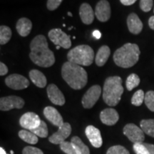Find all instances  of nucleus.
<instances>
[{
	"mask_svg": "<svg viewBox=\"0 0 154 154\" xmlns=\"http://www.w3.org/2000/svg\"><path fill=\"white\" fill-rule=\"evenodd\" d=\"M29 58L38 66L48 68L54 64L55 57L53 51L48 47L47 38L43 35L35 36L30 44Z\"/></svg>",
	"mask_w": 154,
	"mask_h": 154,
	"instance_id": "nucleus-1",
	"label": "nucleus"
},
{
	"mask_svg": "<svg viewBox=\"0 0 154 154\" xmlns=\"http://www.w3.org/2000/svg\"><path fill=\"white\" fill-rule=\"evenodd\" d=\"M61 76L68 85L75 90L82 89L88 82V75L85 69L80 65L69 61L63 64Z\"/></svg>",
	"mask_w": 154,
	"mask_h": 154,
	"instance_id": "nucleus-2",
	"label": "nucleus"
},
{
	"mask_svg": "<svg viewBox=\"0 0 154 154\" xmlns=\"http://www.w3.org/2000/svg\"><path fill=\"white\" fill-rule=\"evenodd\" d=\"M140 54L137 44L126 43L115 51L113 58L117 66L127 69L134 66L138 62Z\"/></svg>",
	"mask_w": 154,
	"mask_h": 154,
	"instance_id": "nucleus-3",
	"label": "nucleus"
},
{
	"mask_svg": "<svg viewBox=\"0 0 154 154\" xmlns=\"http://www.w3.org/2000/svg\"><path fill=\"white\" fill-rule=\"evenodd\" d=\"M124 93L122 79L120 76L108 77L106 79L103 88V99L107 105L115 106L121 101Z\"/></svg>",
	"mask_w": 154,
	"mask_h": 154,
	"instance_id": "nucleus-4",
	"label": "nucleus"
},
{
	"mask_svg": "<svg viewBox=\"0 0 154 154\" xmlns=\"http://www.w3.org/2000/svg\"><path fill=\"white\" fill-rule=\"evenodd\" d=\"M67 59L70 62L82 66H90L94 61V52L88 45H79L71 49L67 54Z\"/></svg>",
	"mask_w": 154,
	"mask_h": 154,
	"instance_id": "nucleus-5",
	"label": "nucleus"
},
{
	"mask_svg": "<svg viewBox=\"0 0 154 154\" xmlns=\"http://www.w3.org/2000/svg\"><path fill=\"white\" fill-rule=\"evenodd\" d=\"M48 36L56 46H59L63 49H69L72 46L71 36L67 35L61 29H53L50 30Z\"/></svg>",
	"mask_w": 154,
	"mask_h": 154,
	"instance_id": "nucleus-6",
	"label": "nucleus"
},
{
	"mask_svg": "<svg viewBox=\"0 0 154 154\" xmlns=\"http://www.w3.org/2000/svg\"><path fill=\"white\" fill-rule=\"evenodd\" d=\"M101 94V88L99 85L92 86L82 98V105L85 109H91L99 100Z\"/></svg>",
	"mask_w": 154,
	"mask_h": 154,
	"instance_id": "nucleus-7",
	"label": "nucleus"
},
{
	"mask_svg": "<svg viewBox=\"0 0 154 154\" xmlns=\"http://www.w3.org/2000/svg\"><path fill=\"white\" fill-rule=\"evenodd\" d=\"M124 134L134 143H143L144 132L134 124H128L124 128Z\"/></svg>",
	"mask_w": 154,
	"mask_h": 154,
	"instance_id": "nucleus-8",
	"label": "nucleus"
},
{
	"mask_svg": "<svg viewBox=\"0 0 154 154\" xmlns=\"http://www.w3.org/2000/svg\"><path fill=\"white\" fill-rule=\"evenodd\" d=\"M24 106V99L17 96L2 97L0 99V109L2 111H10L13 109H20Z\"/></svg>",
	"mask_w": 154,
	"mask_h": 154,
	"instance_id": "nucleus-9",
	"label": "nucleus"
},
{
	"mask_svg": "<svg viewBox=\"0 0 154 154\" xmlns=\"http://www.w3.org/2000/svg\"><path fill=\"white\" fill-rule=\"evenodd\" d=\"M5 84L8 87L14 90H22L29 86V82L26 77L20 74H13L5 79Z\"/></svg>",
	"mask_w": 154,
	"mask_h": 154,
	"instance_id": "nucleus-10",
	"label": "nucleus"
},
{
	"mask_svg": "<svg viewBox=\"0 0 154 154\" xmlns=\"http://www.w3.org/2000/svg\"><path fill=\"white\" fill-rule=\"evenodd\" d=\"M39 116L34 112H27L23 114L19 119V124L25 130L35 129L41 124Z\"/></svg>",
	"mask_w": 154,
	"mask_h": 154,
	"instance_id": "nucleus-11",
	"label": "nucleus"
},
{
	"mask_svg": "<svg viewBox=\"0 0 154 154\" xmlns=\"http://www.w3.org/2000/svg\"><path fill=\"white\" fill-rule=\"evenodd\" d=\"M71 133H72L71 125L69 123H64L62 126L59 127V130L57 132L50 136L49 140L51 143L61 144L70 136Z\"/></svg>",
	"mask_w": 154,
	"mask_h": 154,
	"instance_id": "nucleus-12",
	"label": "nucleus"
},
{
	"mask_svg": "<svg viewBox=\"0 0 154 154\" xmlns=\"http://www.w3.org/2000/svg\"><path fill=\"white\" fill-rule=\"evenodd\" d=\"M95 15L98 20L101 22H106L111 17L110 4L107 0H101L96 6Z\"/></svg>",
	"mask_w": 154,
	"mask_h": 154,
	"instance_id": "nucleus-13",
	"label": "nucleus"
},
{
	"mask_svg": "<svg viewBox=\"0 0 154 154\" xmlns=\"http://www.w3.org/2000/svg\"><path fill=\"white\" fill-rule=\"evenodd\" d=\"M47 95L50 101L54 104L58 106H63L65 103V98L62 92L55 84H49L48 86Z\"/></svg>",
	"mask_w": 154,
	"mask_h": 154,
	"instance_id": "nucleus-14",
	"label": "nucleus"
},
{
	"mask_svg": "<svg viewBox=\"0 0 154 154\" xmlns=\"http://www.w3.org/2000/svg\"><path fill=\"white\" fill-rule=\"evenodd\" d=\"M86 136L91 145L95 148H100L103 143L101 132L94 126H88L85 130Z\"/></svg>",
	"mask_w": 154,
	"mask_h": 154,
	"instance_id": "nucleus-15",
	"label": "nucleus"
},
{
	"mask_svg": "<svg viewBox=\"0 0 154 154\" xmlns=\"http://www.w3.org/2000/svg\"><path fill=\"white\" fill-rule=\"evenodd\" d=\"M100 119L103 124L107 126H113L118 122L119 115L114 109L109 108L101 111L100 113Z\"/></svg>",
	"mask_w": 154,
	"mask_h": 154,
	"instance_id": "nucleus-16",
	"label": "nucleus"
},
{
	"mask_svg": "<svg viewBox=\"0 0 154 154\" xmlns=\"http://www.w3.org/2000/svg\"><path fill=\"white\" fill-rule=\"evenodd\" d=\"M44 115L48 121L59 128L64 124L61 115L55 108L52 106L46 107L44 109Z\"/></svg>",
	"mask_w": 154,
	"mask_h": 154,
	"instance_id": "nucleus-17",
	"label": "nucleus"
},
{
	"mask_svg": "<svg viewBox=\"0 0 154 154\" xmlns=\"http://www.w3.org/2000/svg\"><path fill=\"white\" fill-rule=\"evenodd\" d=\"M127 25L129 32L134 34H140L143 29V23L135 13H131L128 15L127 18Z\"/></svg>",
	"mask_w": 154,
	"mask_h": 154,
	"instance_id": "nucleus-18",
	"label": "nucleus"
},
{
	"mask_svg": "<svg viewBox=\"0 0 154 154\" xmlns=\"http://www.w3.org/2000/svg\"><path fill=\"white\" fill-rule=\"evenodd\" d=\"M79 15L82 22L85 24H91L94 19V12L91 7L87 3H83L79 9Z\"/></svg>",
	"mask_w": 154,
	"mask_h": 154,
	"instance_id": "nucleus-19",
	"label": "nucleus"
},
{
	"mask_svg": "<svg viewBox=\"0 0 154 154\" xmlns=\"http://www.w3.org/2000/svg\"><path fill=\"white\" fill-rule=\"evenodd\" d=\"M16 29L19 35L25 37L30 34L32 29V23L29 19L23 17L17 21Z\"/></svg>",
	"mask_w": 154,
	"mask_h": 154,
	"instance_id": "nucleus-20",
	"label": "nucleus"
},
{
	"mask_svg": "<svg viewBox=\"0 0 154 154\" xmlns=\"http://www.w3.org/2000/svg\"><path fill=\"white\" fill-rule=\"evenodd\" d=\"M29 78L34 85L39 88H44L47 84V78L44 74L36 69H32L30 71Z\"/></svg>",
	"mask_w": 154,
	"mask_h": 154,
	"instance_id": "nucleus-21",
	"label": "nucleus"
},
{
	"mask_svg": "<svg viewBox=\"0 0 154 154\" xmlns=\"http://www.w3.org/2000/svg\"><path fill=\"white\" fill-rule=\"evenodd\" d=\"M111 54V50L108 46H102L99 48L96 55L95 62L98 66H103L106 63Z\"/></svg>",
	"mask_w": 154,
	"mask_h": 154,
	"instance_id": "nucleus-22",
	"label": "nucleus"
},
{
	"mask_svg": "<svg viewBox=\"0 0 154 154\" xmlns=\"http://www.w3.org/2000/svg\"><path fill=\"white\" fill-rule=\"evenodd\" d=\"M71 142L74 144L75 150L77 154H90V151L88 147L85 145L79 137L74 136L72 138Z\"/></svg>",
	"mask_w": 154,
	"mask_h": 154,
	"instance_id": "nucleus-23",
	"label": "nucleus"
},
{
	"mask_svg": "<svg viewBox=\"0 0 154 154\" xmlns=\"http://www.w3.org/2000/svg\"><path fill=\"white\" fill-rule=\"evenodd\" d=\"M144 134L154 138V119H143L140 123Z\"/></svg>",
	"mask_w": 154,
	"mask_h": 154,
	"instance_id": "nucleus-24",
	"label": "nucleus"
},
{
	"mask_svg": "<svg viewBox=\"0 0 154 154\" xmlns=\"http://www.w3.org/2000/svg\"><path fill=\"white\" fill-rule=\"evenodd\" d=\"M19 136L21 139L30 144H36L38 142V136L27 130H21L19 132Z\"/></svg>",
	"mask_w": 154,
	"mask_h": 154,
	"instance_id": "nucleus-25",
	"label": "nucleus"
},
{
	"mask_svg": "<svg viewBox=\"0 0 154 154\" xmlns=\"http://www.w3.org/2000/svg\"><path fill=\"white\" fill-rule=\"evenodd\" d=\"M11 30L9 26H0V44L5 45L7 44L11 39Z\"/></svg>",
	"mask_w": 154,
	"mask_h": 154,
	"instance_id": "nucleus-26",
	"label": "nucleus"
},
{
	"mask_svg": "<svg viewBox=\"0 0 154 154\" xmlns=\"http://www.w3.org/2000/svg\"><path fill=\"white\" fill-rule=\"evenodd\" d=\"M140 78L137 74H131L128 76L126 79V86L128 91H132L134 88L137 87L140 84Z\"/></svg>",
	"mask_w": 154,
	"mask_h": 154,
	"instance_id": "nucleus-27",
	"label": "nucleus"
},
{
	"mask_svg": "<svg viewBox=\"0 0 154 154\" xmlns=\"http://www.w3.org/2000/svg\"><path fill=\"white\" fill-rule=\"evenodd\" d=\"M34 134L41 138H46L48 136V128L47 124L44 121H41V124L35 129L30 131Z\"/></svg>",
	"mask_w": 154,
	"mask_h": 154,
	"instance_id": "nucleus-28",
	"label": "nucleus"
},
{
	"mask_svg": "<svg viewBox=\"0 0 154 154\" xmlns=\"http://www.w3.org/2000/svg\"><path fill=\"white\" fill-rule=\"evenodd\" d=\"M145 99V94L143 90H138L135 92L131 99V103L136 106H140Z\"/></svg>",
	"mask_w": 154,
	"mask_h": 154,
	"instance_id": "nucleus-29",
	"label": "nucleus"
},
{
	"mask_svg": "<svg viewBox=\"0 0 154 154\" xmlns=\"http://www.w3.org/2000/svg\"><path fill=\"white\" fill-rule=\"evenodd\" d=\"M146 106L150 111L154 112V91H149L145 94V99H144Z\"/></svg>",
	"mask_w": 154,
	"mask_h": 154,
	"instance_id": "nucleus-30",
	"label": "nucleus"
},
{
	"mask_svg": "<svg viewBox=\"0 0 154 154\" xmlns=\"http://www.w3.org/2000/svg\"><path fill=\"white\" fill-rule=\"evenodd\" d=\"M60 145V149L62 151L64 152L66 154H77L75 150L74 146L72 142L69 141H63Z\"/></svg>",
	"mask_w": 154,
	"mask_h": 154,
	"instance_id": "nucleus-31",
	"label": "nucleus"
},
{
	"mask_svg": "<svg viewBox=\"0 0 154 154\" xmlns=\"http://www.w3.org/2000/svg\"><path fill=\"white\" fill-rule=\"evenodd\" d=\"M106 154H130L128 150L124 146L116 145L111 146L108 149Z\"/></svg>",
	"mask_w": 154,
	"mask_h": 154,
	"instance_id": "nucleus-32",
	"label": "nucleus"
},
{
	"mask_svg": "<svg viewBox=\"0 0 154 154\" xmlns=\"http://www.w3.org/2000/svg\"><path fill=\"white\" fill-rule=\"evenodd\" d=\"M134 150L136 154H150L144 143H134Z\"/></svg>",
	"mask_w": 154,
	"mask_h": 154,
	"instance_id": "nucleus-33",
	"label": "nucleus"
},
{
	"mask_svg": "<svg viewBox=\"0 0 154 154\" xmlns=\"http://www.w3.org/2000/svg\"><path fill=\"white\" fill-rule=\"evenodd\" d=\"M153 0H140V8L142 11L148 12L151 11L153 7Z\"/></svg>",
	"mask_w": 154,
	"mask_h": 154,
	"instance_id": "nucleus-34",
	"label": "nucleus"
},
{
	"mask_svg": "<svg viewBox=\"0 0 154 154\" xmlns=\"http://www.w3.org/2000/svg\"><path fill=\"white\" fill-rule=\"evenodd\" d=\"M22 154H44L43 151L33 146H26L22 151Z\"/></svg>",
	"mask_w": 154,
	"mask_h": 154,
	"instance_id": "nucleus-35",
	"label": "nucleus"
},
{
	"mask_svg": "<svg viewBox=\"0 0 154 154\" xmlns=\"http://www.w3.org/2000/svg\"><path fill=\"white\" fill-rule=\"evenodd\" d=\"M63 0H48L47 3V9L50 11L57 9L60 6Z\"/></svg>",
	"mask_w": 154,
	"mask_h": 154,
	"instance_id": "nucleus-36",
	"label": "nucleus"
},
{
	"mask_svg": "<svg viewBox=\"0 0 154 154\" xmlns=\"http://www.w3.org/2000/svg\"><path fill=\"white\" fill-rule=\"evenodd\" d=\"M8 73V68L3 62L0 63V75L5 76Z\"/></svg>",
	"mask_w": 154,
	"mask_h": 154,
	"instance_id": "nucleus-37",
	"label": "nucleus"
},
{
	"mask_svg": "<svg viewBox=\"0 0 154 154\" xmlns=\"http://www.w3.org/2000/svg\"><path fill=\"white\" fill-rule=\"evenodd\" d=\"M137 0H120L121 3L125 6H129L132 5L133 4H134Z\"/></svg>",
	"mask_w": 154,
	"mask_h": 154,
	"instance_id": "nucleus-38",
	"label": "nucleus"
},
{
	"mask_svg": "<svg viewBox=\"0 0 154 154\" xmlns=\"http://www.w3.org/2000/svg\"><path fill=\"white\" fill-rule=\"evenodd\" d=\"M144 144H145L146 148H147L149 153L154 154V145L153 144H149V143H144Z\"/></svg>",
	"mask_w": 154,
	"mask_h": 154,
	"instance_id": "nucleus-39",
	"label": "nucleus"
},
{
	"mask_svg": "<svg viewBox=\"0 0 154 154\" xmlns=\"http://www.w3.org/2000/svg\"><path fill=\"white\" fill-rule=\"evenodd\" d=\"M149 25L151 29L154 30V16H152L150 17L149 20Z\"/></svg>",
	"mask_w": 154,
	"mask_h": 154,
	"instance_id": "nucleus-40",
	"label": "nucleus"
},
{
	"mask_svg": "<svg viewBox=\"0 0 154 154\" xmlns=\"http://www.w3.org/2000/svg\"><path fill=\"white\" fill-rule=\"evenodd\" d=\"M93 35H94V37L96 38H98V39H99V38H101V32H100L99 30H95V31H94V32H93Z\"/></svg>",
	"mask_w": 154,
	"mask_h": 154,
	"instance_id": "nucleus-41",
	"label": "nucleus"
},
{
	"mask_svg": "<svg viewBox=\"0 0 154 154\" xmlns=\"http://www.w3.org/2000/svg\"><path fill=\"white\" fill-rule=\"evenodd\" d=\"M0 154H7L2 147H0Z\"/></svg>",
	"mask_w": 154,
	"mask_h": 154,
	"instance_id": "nucleus-42",
	"label": "nucleus"
},
{
	"mask_svg": "<svg viewBox=\"0 0 154 154\" xmlns=\"http://www.w3.org/2000/svg\"><path fill=\"white\" fill-rule=\"evenodd\" d=\"M68 15H69V17H72V16H73L72 14V13H71V12H68Z\"/></svg>",
	"mask_w": 154,
	"mask_h": 154,
	"instance_id": "nucleus-43",
	"label": "nucleus"
},
{
	"mask_svg": "<svg viewBox=\"0 0 154 154\" xmlns=\"http://www.w3.org/2000/svg\"><path fill=\"white\" fill-rule=\"evenodd\" d=\"M61 47H59V46H57V49H60Z\"/></svg>",
	"mask_w": 154,
	"mask_h": 154,
	"instance_id": "nucleus-44",
	"label": "nucleus"
},
{
	"mask_svg": "<svg viewBox=\"0 0 154 154\" xmlns=\"http://www.w3.org/2000/svg\"><path fill=\"white\" fill-rule=\"evenodd\" d=\"M72 29H73V26H72V27H70V28H69V30H71Z\"/></svg>",
	"mask_w": 154,
	"mask_h": 154,
	"instance_id": "nucleus-45",
	"label": "nucleus"
},
{
	"mask_svg": "<svg viewBox=\"0 0 154 154\" xmlns=\"http://www.w3.org/2000/svg\"><path fill=\"white\" fill-rule=\"evenodd\" d=\"M11 154H14V152H13V151H11Z\"/></svg>",
	"mask_w": 154,
	"mask_h": 154,
	"instance_id": "nucleus-46",
	"label": "nucleus"
},
{
	"mask_svg": "<svg viewBox=\"0 0 154 154\" xmlns=\"http://www.w3.org/2000/svg\"><path fill=\"white\" fill-rule=\"evenodd\" d=\"M153 12H154V9H153Z\"/></svg>",
	"mask_w": 154,
	"mask_h": 154,
	"instance_id": "nucleus-47",
	"label": "nucleus"
}]
</instances>
